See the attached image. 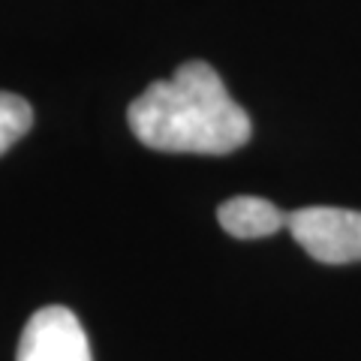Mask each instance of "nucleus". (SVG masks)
Masks as SVG:
<instances>
[{
    "instance_id": "obj_3",
    "label": "nucleus",
    "mask_w": 361,
    "mask_h": 361,
    "mask_svg": "<svg viewBox=\"0 0 361 361\" xmlns=\"http://www.w3.org/2000/svg\"><path fill=\"white\" fill-rule=\"evenodd\" d=\"M16 361H94L87 334L70 307L49 304L27 319Z\"/></svg>"
},
{
    "instance_id": "obj_4",
    "label": "nucleus",
    "mask_w": 361,
    "mask_h": 361,
    "mask_svg": "<svg viewBox=\"0 0 361 361\" xmlns=\"http://www.w3.org/2000/svg\"><path fill=\"white\" fill-rule=\"evenodd\" d=\"M217 220L232 238H265L283 229L289 214L262 196H235L217 208Z\"/></svg>"
},
{
    "instance_id": "obj_2",
    "label": "nucleus",
    "mask_w": 361,
    "mask_h": 361,
    "mask_svg": "<svg viewBox=\"0 0 361 361\" xmlns=\"http://www.w3.org/2000/svg\"><path fill=\"white\" fill-rule=\"evenodd\" d=\"M286 229L316 262L346 265L361 262V211L313 205L289 214Z\"/></svg>"
},
{
    "instance_id": "obj_5",
    "label": "nucleus",
    "mask_w": 361,
    "mask_h": 361,
    "mask_svg": "<svg viewBox=\"0 0 361 361\" xmlns=\"http://www.w3.org/2000/svg\"><path fill=\"white\" fill-rule=\"evenodd\" d=\"M33 127V109L25 97L0 90V157Z\"/></svg>"
},
{
    "instance_id": "obj_1",
    "label": "nucleus",
    "mask_w": 361,
    "mask_h": 361,
    "mask_svg": "<svg viewBox=\"0 0 361 361\" xmlns=\"http://www.w3.org/2000/svg\"><path fill=\"white\" fill-rule=\"evenodd\" d=\"M133 135L163 154H232L253 133L250 115L235 103L205 61L180 63L172 78L154 82L127 109Z\"/></svg>"
}]
</instances>
